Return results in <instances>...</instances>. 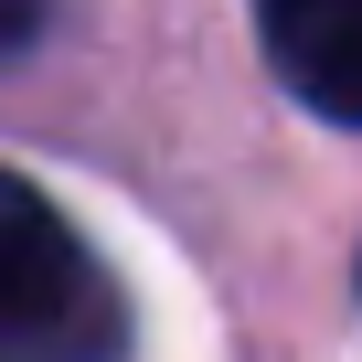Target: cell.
<instances>
[{
    "mask_svg": "<svg viewBox=\"0 0 362 362\" xmlns=\"http://www.w3.org/2000/svg\"><path fill=\"white\" fill-rule=\"evenodd\" d=\"M267 64L341 128H362V0H256Z\"/></svg>",
    "mask_w": 362,
    "mask_h": 362,
    "instance_id": "7a4b0ae2",
    "label": "cell"
},
{
    "mask_svg": "<svg viewBox=\"0 0 362 362\" xmlns=\"http://www.w3.org/2000/svg\"><path fill=\"white\" fill-rule=\"evenodd\" d=\"M54 11H64V0H0V54H33L54 33Z\"/></svg>",
    "mask_w": 362,
    "mask_h": 362,
    "instance_id": "3957f363",
    "label": "cell"
},
{
    "mask_svg": "<svg viewBox=\"0 0 362 362\" xmlns=\"http://www.w3.org/2000/svg\"><path fill=\"white\" fill-rule=\"evenodd\" d=\"M0 341L43 351V362H96L117 341V298H107L86 235L22 170H0Z\"/></svg>",
    "mask_w": 362,
    "mask_h": 362,
    "instance_id": "6da1fadb",
    "label": "cell"
}]
</instances>
